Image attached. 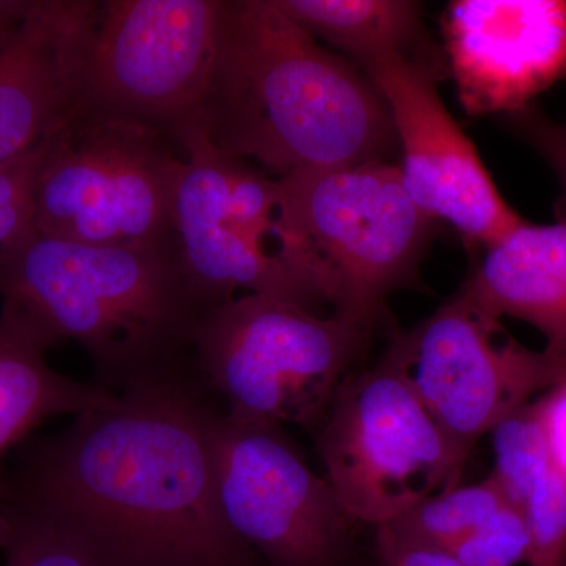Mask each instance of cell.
<instances>
[{"label": "cell", "mask_w": 566, "mask_h": 566, "mask_svg": "<svg viewBox=\"0 0 566 566\" xmlns=\"http://www.w3.org/2000/svg\"><path fill=\"white\" fill-rule=\"evenodd\" d=\"M202 376L158 382L74 417L0 479L2 505L69 528L99 566H266L223 516Z\"/></svg>", "instance_id": "6da1fadb"}, {"label": "cell", "mask_w": 566, "mask_h": 566, "mask_svg": "<svg viewBox=\"0 0 566 566\" xmlns=\"http://www.w3.org/2000/svg\"><path fill=\"white\" fill-rule=\"evenodd\" d=\"M221 155L275 178L386 161L392 115L370 77L294 24L275 0H221L199 118Z\"/></svg>", "instance_id": "7a4b0ae2"}, {"label": "cell", "mask_w": 566, "mask_h": 566, "mask_svg": "<svg viewBox=\"0 0 566 566\" xmlns=\"http://www.w3.org/2000/svg\"><path fill=\"white\" fill-rule=\"evenodd\" d=\"M0 300L48 348L81 345L92 385L114 395L196 375L193 334L212 308L178 240L93 248L33 229L0 249Z\"/></svg>", "instance_id": "3957f363"}, {"label": "cell", "mask_w": 566, "mask_h": 566, "mask_svg": "<svg viewBox=\"0 0 566 566\" xmlns=\"http://www.w3.org/2000/svg\"><path fill=\"white\" fill-rule=\"evenodd\" d=\"M290 262L334 314L374 329L390 293L416 281L433 219L387 161L277 178Z\"/></svg>", "instance_id": "277c9868"}, {"label": "cell", "mask_w": 566, "mask_h": 566, "mask_svg": "<svg viewBox=\"0 0 566 566\" xmlns=\"http://www.w3.org/2000/svg\"><path fill=\"white\" fill-rule=\"evenodd\" d=\"M370 333L334 312L244 294L203 316L193 363L227 416L316 430Z\"/></svg>", "instance_id": "5b68a950"}, {"label": "cell", "mask_w": 566, "mask_h": 566, "mask_svg": "<svg viewBox=\"0 0 566 566\" xmlns=\"http://www.w3.org/2000/svg\"><path fill=\"white\" fill-rule=\"evenodd\" d=\"M185 153L172 133L71 112L48 136L33 230L93 248L178 240L174 202Z\"/></svg>", "instance_id": "8992f818"}, {"label": "cell", "mask_w": 566, "mask_h": 566, "mask_svg": "<svg viewBox=\"0 0 566 566\" xmlns=\"http://www.w3.org/2000/svg\"><path fill=\"white\" fill-rule=\"evenodd\" d=\"M315 431L338 501L375 528L460 486L468 461L385 354L346 376Z\"/></svg>", "instance_id": "52a82bcc"}, {"label": "cell", "mask_w": 566, "mask_h": 566, "mask_svg": "<svg viewBox=\"0 0 566 566\" xmlns=\"http://www.w3.org/2000/svg\"><path fill=\"white\" fill-rule=\"evenodd\" d=\"M219 11L221 0H102L71 112L175 136L202 111Z\"/></svg>", "instance_id": "ba28073f"}, {"label": "cell", "mask_w": 566, "mask_h": 566, "mask_svg": "<svg viewBox=\"0 0 566 566\" xmlns=\"http://www.w3.org/2000/svg\"><path fill=\"white\" fill-rule=\"evenodd\" d=\"M491 318L463 293L411 329L392 335L385 356L465 457L505 417L566 379V364L513 337L499 342Z\"/></svg>", "instance_id": "9c48e42d"}, {"label": "cell", "mask_w": 566, "mask_h": 566, "mask_svg": "<svg viewBox=\"0 0 566 566\" xmlns=\"http://www.w3.org/2000/svg\"><path fill=\"white\" fill-rule=\"evenodd\" d=\"M223 516L266 566H349L354 521L279 424L219 412L212 427Z\"/></svg>", "instance_id": "30bf717a"}, {"label": "cell", "mask_w": 566, "mask_h": 566, "mask_svg": "<svg viewBox=\"0 0 566 566\" xmlns=\"http://www.w3.org/2000/svg\"><path fill=\"white\" fill-rule=\"evenodd\" d=\"M363 71L389 106L401 181L424 214L485 249L526 222L505 202L474 144L447 111L433 66L390 55Z\"/></svg>", "instance_id": "8fae6325"}, {"label": "cell", "mask_w": 566, "mask_h": 566, "mask_svg": "<svg viewBox=\"0 0 566 566\" xmlns=\"http://www.w3.org/2000/svg\"><path fill=\"white\" fill-rule=\"evenodd\" d=\"M442 31L469 115L513 114L566 76V0H453Z\"/></svg>", "instance_id": "7c38bea8"}, {"label": "cell", "mask_w": 566, "mask_h": 566, "mask_svg": "<svg viewBox=\"0 0 566 566\" xmlns=\"http://www.w3.org/2000/svg\"><path fill=\"white\" fill-rule=\"evenodd\" d=\"M175 136L185 153L175 191V232L182 266L197 294L211 307L248 292L315 312L324 303L314 286L281 256L249 241L230 221L226 156L212 147L199 120L182 126Z\"/></svg>", "instance_id": "4fadbf2b"}, {"label": "cell", "mask_w": 566, "mask_h": 566, "mask_svg": "<svg viewBox=\"0 0 566 566\" xmlns=\"http://www.w3.org/2000/svg\"><path fill=\"white\" fill-rule=\"evenodd\" d=\"M98 0H36L0 51V164L31 151L69 117Z\"/></svg>", "instance_id": "5bb4252c"}, {"label": "cell", "mask_w": 566, "mask_h": 566, "mask_svg": "<svg viewBox=\"0 0 566 566\" xmlns=\"http://www.w3.org/2000/svg\"><path fill=\"white\" fill-rule=\"evenodd\" d=\"M460 292L491 318L534 326L545 352L566 364V208L557 222L526 221L485 249Z\"/></svg>", "instance_id": "9a60e30c"}, {"label": "cell", "mask_w": 566, "mask_h": 566, "mask_svg": "<svg viewBox=\"0 0 566 566\" xmlns=\"http://www.w3.org/2000/svg\"><path fill=\"white\" fill-rule=\"evenodd\" d=\"M48 352L29 327L0 312V460L44 420L85 415L115 398L52 370Z\"/></svg>", "instance_id": "2e32d148"}, {"label": "cell", "mask_w": 566, "mask_h": 566, "mask_svg": "<svg viewBox=\"0 0 566 566\" xmlns=\"http://www.w3.org/2000/svg\"><path fill=\"white\" fill-rule=\"evenodd\" d=\"M275 6L312 39L340 52L360 71L390 55H403L433 66L420 55V46H423L420 3L408 0H275Z\"/></svg>", "instance_id": "e0dca14e"}, {"label": "cell", "mask_w": 566, "mask_h": 566, "mask_svg": "<svg viewBox=\"0 0 566 566\" xmlns=\"http://www.w3.org/2000/svg\"><path fill=\"white\" fill-rule=\"evenodd\" d=\"M509 501L497 480L490 475L474 485H460L424 499L379 527L408 542L450 553Z\"/></svg>", "instance_id": "ac0fdd59"}, {"label": "cell", "mask_w": 566, "mask_h": 566, "mask_svg": "<svg viewBox=\"0 0 566 566\" xmlns=\"http://www.w3.org/2000/svg\"><path fill=\"white\" fill-rule=\"evenodd\" d=\"M493 475L516 506L527 486L556 458L549 427V400L531 401L491 431Z\"/></svg>", "instance_id": "d6986e66"}, {"label": "cell", "mask_w": 566, "mask_h": 566, "mask_svg": "<svg viewBox=\"0 0 566 566\" xmlns=\"http://www.w3.org/2000/svg\"><path fill=\"white\" fill-rule=\"evenodd\" d=\"M2 510L10 526L2 566H99L84 543L51 517L18 506Z\"/></svg>", "instance_id": "ffe728a7"}, {"label": "cell", "mask_w": 566, "mask_h": 566, "mask_svg": "<svg viewBox=\"0 0 566 566\" xmlns=\"http://www.w3.org/2000/svg\"><path fill=\"white\" fill-rule=\"evenodd\" d=\"M520 509L528 531L527 566H565L566 471L557 455L532 480Z\"/></svg>", "instance_id": "44dd1931"}, {"label": "cell", "mask_w": 566, "mask_h": 566, "mask_svg": "<svg viewBox=\"0 0 566 566\" xmlns=\"http://www.w3.org/2000/svg\"><path fill=\"white\" fill-rule=\"evenodd\" d=\"M447 554L464 566L527 565L528 531L523 512L506 502Z\"/></svg>", "instance_id": "7402d4cb"}, {"label": "cell", "mask_w": 566, "mask_h": 566, "mask_svg": "<svg viewBox=\"0 0 566 566\" xmlns=\"http://www.w3.org/2000/svg\"><path fill=\"white\" fill-rule=\"evenodd\" d=\"M46 139L31 151L0 164V249L33 229V188Z\"/></svg>", "instance_id": "603a6c76"}, {"label": "cell", "mask_w": 566, "mask_h": 566, "mask_svg": "<svg viewBox=\"0 0 566 566\" xmlns=\"http://www.w3.org/2000/svg\"><path fill=\"white\" fill-rule=\"evenodd\" d=\"M510 120L553 167L566 191V134L562 132L560 123L547 120L527 107L510 114Z\"/></svg>", "instance_id": "cb8c5ba5"}, {"label": "cell", "mask_w": 566, "mask_h": 566, "mask_svg": "<svg viewBox=\"0 0 566 566\" xmlns=\"http://www.w3.org/2000/svg\"><path fill=\"white\" fill-rule=\"evenodd\" d=\"M375 566H464L455 557L376 527Z\"/></svg>", "instance_id": "d4e9b609"}, {"label": "cell", "mask_w": 566, "mask_h": 566, "mask_svg": "<svg viewBox=\"0 0 566 566\" xmlns=\"http://www.w3.org/2000/svg\"><path fill=\"white\" fill-rule=\"evenodd\" d=\"M35 3L36 0H0V51L20 31Z\"/></svg>", "instance_id": "484cf974"}, {"label": "cell", "mask_w": 566, "mask_h": 566, "mask_svg": "<svg viewBox=\"0 0 566 566\" xmlns=\"http://www.w3.org/2000/svg\"><path fill=\"white\" fill-rule=\"evenodd\" d=\"M9 521H7L6 513L2 510V491H0V549L6 546L7 538H9Z\"/></svg>", "instance_id": "4316f807"}, {"label": "cell", "mask_w": 566, "mask_h": 566, "mask_svg": "<svg viewBox=\"0 0 566 566\" xmlns=\"http://www.w3.org/2000/svg\"><path fill=\"white\" fill-rule=\"evenodd\" d=\"M560 128H562V132H564L566 134V123H564V125H560Z\"/></svg>", "instance_id": "83f0119b"}, {"label": "cell", "mask_w": 566, "mask_h": 566, "mask_svg": "<svg viewBox=\"0 0 566 566\" xmlns=\"http://www.w3.org/2000/svg\"><path fill=\"white\" fill-rule=\"evenodd\" d=\"M566 566V565H565Z\"/></svg>", "instance_id": "f1b7e54d"}]
</instances>
